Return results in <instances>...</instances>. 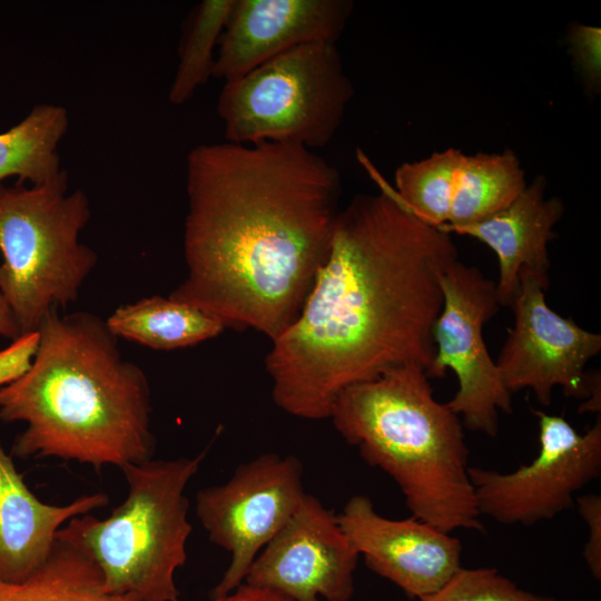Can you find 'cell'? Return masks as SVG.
<instances>
[{
    "label": "cell",
    "mask_w": 601,
    "mask_h": 601,
    "mask_svg": "<svg viewBox=\"0 0 601 601\" xmlns=\"http://www.w3.org/2000/svg\"><path fill=\"white\" fill-rule=\"evenodd\" d=\"M0 336L8 339H16L21 336V331L16 317L0 292Z\"/></svg>",
    "instance_id": "83f0119b"
},
{
    "label": "cell",
    "mask_w": 601,
    "mask_h": 601,
    "mask_svg": "<svg viewBox=\"0 0 601 601\" xmlns=\"http://www.w3.org/2000/svg\"><path fill=\"white\" fill-rule=\"evenodd\" d=\"M106 323L118 338L158 351L194 346L225 331L208 313L158 295L117 307Z\"/></svg>",
    "instance_id": "e0dca14e"
},
{
    "label": "cell",
    "mask_w": 601,
    "mask_h": 601,
    "mask_svg": "<svg viewBox=\"0 0 601 601\" xmlns=\"http://www.w3.org/2000/svg\"><path fill=\"white\" fill-rule=\"evenodd\" d=\"M30 370L0 388V421L22 422L11 455L121 469L151 460V390L106 319L48 313Z\"/></svg>",
    "instance_id": "3957f363"
},
{
    "label": "cell",
    "mask_w": 601,
    "mask_h": 601,
    "mask_svg": "<svg viewBox=\"0 0 601 601\" xmlns=\"http://www.w3.org/2000/svg\"><path fill=\"white\" fill-rule=\"evenodd\" d=\"M207 449L193 457L148 460L120 469L127 495L108 518L69 520L57 539L85 552L98 566L108 594L134 601H178L176 571L187 561L186 487Z\"/></svg>",
    "instance_id": "5b68a950"
},
{
    "label": "cell",
    "mask_w": 601,
    "mask_h": 601,
    "mask_svg": "<svg viewBox=\"0 0 601 601\" xmlns=\"http://www.w3.org/2000/svg\"><path fill=\"white\" fill-rule=\"evenodd\" d=\"M549 277L520 272V288L510 306L514 322L495 361L504 387L512 394L532 391L543 406L554 387L569 397L588 400L600 392V373H585L588 362L601 351V335L555 313L545 300Z\"/></svg>",
    "instance_id": "8fae6325"
},
{
    "label": "cell",
    "mask_w": 601,
    "mask_h": 601,
    "mask_svg": "<svg viewBox=\"0 0 601 601\" xmlns=\"http://www.w3.org/2000/svg\"><path fill=\"white\" fill-rule=\"evenodd\" d=\"M420 601H555L520 589L495 568H460L435 593Z\"/></svg>",
    "instance_id": "603a6c76"
},
{
    "label": "cell",
    "mask_w": 601,
    "mask_h": 601,
    "mask_svg": "<svg viewBox=\"0 0 601 601\" xmlns=\"http://www.w3.org/2000/svg\"><path fill=\"white\" fill-rule=\"evenodd\" d=\"M339 171L299 145L201 144L187 156V274L170 297L270 341L297 318L332 243Z\"/></svg>",
    "instance_id": "7a4b0ae2"
},
{
    "label": "cell",
    "mask_w": 601,
    "mask_h": 601,
    "mask_svg": "<svg viewBox=\"0 0 601 601\" xmlns=\"http://www.w3.org/2000/svg\"><path fill=\"white\" fill-rule=\"evenodd\" d=\"M0 601L134 600L108 594L92 560L77 546L57 539L47 561L26 580H0Z\"/></svg>",
    "instance_id": "ffe728a7"
},
{
    "label": "cell",
    "mask_w": 601,
    "mask_h": 601,
    "mask_svg": "<svg viewBox=\"0 0 601 601\" xmlns=\"http://www.w3.org/2000/svg\"><path fill=\"white\" fill-rule=\"evenodd\" d=\"M463 156L461 149L452 147L400 165L394 175L398 199L425 224L437 228L445 225Z\"/></svg>",
    "instance_id": "44dd1931"
},
{
    "label": "cell",
    "mask_w": 601,
    "mask_h": 601,
    "mask_svg": "<svg viewBox=\"0 0 601 601\" xmlns=\"http://www.w3.org/2000/svg\"><path fill=\"white\" fill-rule=\"evenodd\" d=\"M353 95L336 43H309L225 82L217 114L227 142L312 150L334 138Z\"/></svg>",
    "instance_id": "52a82bcc"
},
{
    "label": "cell",
    "mask_w": 601,
    "mask_h": 601,
    "mask_svg": "<svg viewBox=\"0 0 601 601\" xmlns=\"http://www.w3.org/2000/svg\"><path fill=\"white\" fill-rule=\"evenodd\" d=\"M339 210L328 255L293 324L265 358L272 397L304 420L329 418L347 387L404 364L427 374L451 235L418 219L393 187Z\"/></svg>",
    "instance_id": "6da1fadb"
},
{
    "label": "cell",
    "mask_w": 601,
    "mask_h": 601,
    "mask_svg": "<svg viewBox=\"0 0 601 601\" xmlns=\"http://www.w3.org/2000/svg\"><path fill=\"white\" fill-rule=\"evenodd\" d=\"M90 217L87 194L69 189L66 170L40 185H0V292L21 335L77 302L98 264L80 240Z\"/></svg>",
    "instance_id": "8992f818"
},
{
    "label": "cell",
    "mask_w": 601,
    "mask_h": 601,
    "mask_svg": "<svg viewBox=\"0 0 601 601\" xmlns=\"http://www.w3.org/2000/svg\"><path fill=\"white\" fill-rule=\"evenodd\" d=\"M353 7L349 0H235L213 77L233 81L294 48L336 43Z\"/></svg>",
    "instance_id": "5bb4252c"
},
{
    "label": "cell",
    "mask_w": 601,
    "mask_h": 601,
    "mask_svg": "<svg viewBox=\"0 0 601 601\" xmlns=\"http://www.w3.org/2000/svg\"><path fill=\"white\" fill-rule=\"evenodd\" d=\"M546 185L545 176L538 175L504 210L450 233L475 238L494 252L501 306L512 305L522 269L549 277L548 244L555 236L553 228L564 213V205L558 197H545Z\"/></svg>",
    "instance_id": "2e32d148"
},
{
    "label": "cell",
    "mask_w": 601,
    "mask_h": 601,
    "mask_svg": "<svg viewBox=\"0 0 601 601\" xmlns=\"http://www.w3.org/2000/svg\"><path fill=\"white\" fill-rule=\"evenodd\" d=\"M68 128V110L46 102L0 132V185L9 177H17V185H40L60 175L58 148Z\"/></svg>",
    "instance_id": "d6986e66"
},
{
    "label": "cell",
    "mask_w": 601,
    "mask_h": 601,
    "mask_svg": "<svg viewBox=\"0 0 601 601\" xmlns=\"http://www.w3.org/2000/svg\"><path fill=\"white\" fill-rule=\"evenodd\" d=\"M329 418L367 464L394 480L412 516L447 533L485 532L469 475L464 426L434 398L423 367L400 365L345 388Z\"/></svg>",
    "instance_id": "277c9868"
},
{
    "label": "cell",
    "mask_w": 601,
    "mask_h": 601,
    "mask_svg": "<svg viewBox=\"0 0 601 601\" xmlns=\"http://www.w3.org/2000/svg\"><path fill=\"white\" fill-rule=\"evenodd\" d=\"M526 185L524 170L513 150L464 154L456 175L450 217L440 229L450 234L456 228L493 217L508 208Z\"/></svg>",
    "instance_id": "ac0fdd59"
},
{
    "label": "cell",
    "mask_w": 601,
    "mask_h": 601,
    "mask_svg": "<svg viewBox=\"0 0 601 601\" xmlns=\"http://www.w3.org/2000/svg\"><path fill=\"white\" fill-rule=\"evenodd\" d=\"M578 512L584 520L589 533L583 549L584 561L597 579H601V496L584 494L575 497Z\"/></svg>",
    "instance_id": "484cf974"
},
{
    "label": "cell",
    "mask_w": 601,
    "mask_h": 601,
    "mask_svg": "<svg viewBox=\"0 0 601 601\" xmlns=\"http://www.w3.org/2000/svg\"><path fill=\"white\" fill-rule=\"evenodd\" d=\"M302 462L294 455L264 453L240 464L225 483L198 491L196 514L230 563L209 598L240 585L258 553L286 525L306 492Z\"/></svg>",
    "instance_id": "9c48e42d"
},
{
    "label": "cell",
    "mask_w": 601,
    "mask_h": 601,
    "mask_svg": "<svg viewBox=\"0 0 601 601\" xmlns=\"http://www.w3.org/2000/svg\"><path fill=\"white\" fill-rule=\"evenodd\" d=\"M108 503V495L101 492L63 505L42 502L28 487L0 441V580H26L47 561L57 532L69 520Z\"/></svg>",
    "instance_id": "9a60e30c"
},
{
    "label": "cell",
    "mask_w": 601,
    "mask_h": 601,
    "mask_svg": "<svg viewBox=\"0 0 601 601\" xmlns=\"http://www.w3.org/2000/svg\"><path fill=\"white\" fill-rule=\"evenodd\" d=\"M569 49L589 92L600 88L601 30L585 24H572L568 37Z\"/></svg>",
    "instance_id": "cb8c5ba5"
},
{
    "label": "cell",
    "mask_w": 601,
    "mask_h": 601,
    "mask_svg": "<svg viewBox=\"0 0 601 601\" xmlns=\"http://www.w3.org/2000/svg\"><path fill=\"white\" fill-rule=\"evenodd\" d=\"M337 519L368 569L411 599L435 593L461 568L457 538L414 516L385 518L365 495L352 496Z\"/></svg>",
    "instance_id": "4fadbf2b"
},
{
    "label": "cell",
    "mask_w": 601,
    "mask_h": 601,
    "mask_svg": "<svg viewBox=\"0 0 601 601\" xmlns=\"http://www.w3.org/2000/svg\"><path fill=\"white\" fill-rule=\"evenodd\" d=\"M358 558L337 514L306 493L290 520L255 558L244 582L294 601H349Z\"/></svg>",
    "instance_id": "7c38bea8"
},
{
    "label": "cell",
    "mask_w": 601,
    "mask_h": 601,
    "mask_svg": "<svg viewBox=\"0 0 601 601\" xmlns=\"http://www.w3.org/2000/svg\"><path fill=\"white\" fill-rule=\"evenodd\" d=\"M210 601H294L267 588L243 582L231 592L210 599Z\"/></svg>",
    "instance_id": "4316f807"
},
{
    "label": "cell",
    "mask_w": 601,
    "mask_h": 601,
    "mask_svg": "<svg viewBox=\"0 0 601 601\" xmlns=\"http://www.w3.org/2000/svg\"><path fill=\"white\" fill-rule=\"evenodd\" d=\"M39 346L38 331L22 334L0 351V388L22 377L31 367Z\"/></svg>",
    "instance_id": "d4e9b609"
},
{
    "label": "cell",
    "mask_w": 601,
    "mask_h": 601,
    "mask_svg": "<svg viewBox=\"0 0 601 601\" xmlns=\"http://www.w3.org/2000/svg\"><path fill=\"white\" fill-rule=\"evenodd\" d=\"M235 0H204L194 11L179 48L178 67L168 100L175 106L187 102L213 77L219 38Z\"/></svg>",
    "instance_id": "7402d4cb"
},
{
    "label": "cell",
    "mask_w": 601,
    "mask_h": 601,
    "mask_svg": "<svg viewBox=\"0 0 601 601\" xmlns=\"http://www.w3.org/2000/svg\"><path fill=\"white\" fill-rule=\"evenodd\" d=\"M441 287L443 306L433 328L435 355L426 375L440 378L452 370L459 388L447 406L464 427L493 437L499 432V412H512V394L483 337L484 324L501 306L495 283L457 259L443 274Z\"/></svg>",
    "instance_id": "ba28073f"
},
{
    "label": "cell",
    "mask_w": 601,
    "mask_h": 601,
    "mask_svg": "<svg viewBox=\"0 0 601 601\" xmlns=\"http://www.w3.org/2000/svg\"><path fill=\"white\" fill-rule=\"evenodd\" d=\"M540 450L509 473L469 467L479 513L505 524L533 525L574 506L575 493L600 476L601 418L583 434L560 415L532 410Z\"/></svg>",
    "instance_id": "30bf717a"
}]
</instances>
